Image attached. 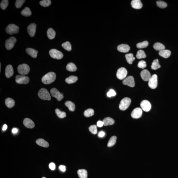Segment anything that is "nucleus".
Segmentation results:
<instances>
[{"label":"nucleus","mask_w":178,"mask_h":178,"mask_svg":"<svg viewBox=\"0 0 178 178\" xmlns=\"http://www.w3.org/2000/svg\"><path fill=\"white\" fill-rule=\"evenodd\" d=\"M56 77V74L55 73L50 72L42 77V81L44 84H50L55 81Z\"/></svg>","instance_id":"1"},{"label":"nucleus","mask_w":178,"mask_h":178,"mask_svg":"<svg viewBox=\"0 0 178 178\" xmlns=\"http://www.w3.org/2000/svg\"><path fill=\"white\" fill-rule=\"evenodd\" d=\"M38 95L39 97L42 100H50L51 99L50 94L48 91L44 88H41L39 91Z\"/></svg>","instance_id":"2"},{"label":"nucleus","mask_w":178,"mask_h":178,"mask_svg":"<svg viewBox=\"0 0 178 178\" xmlns=\"http://www.w3.org/2000/svg\"><path fill=\"white\" fill-rule=\"evenodd\" d=\"M131 100L130 98L125 97L122 99L120 102L119 108L122 111H125L129 107L130 105Z\"/></svg>","instance_id":"3"},{"label":"nucleus","mask_w":178,"mask_h":178,"mask_svg":"<svg viewBox=\"0 0 178 178\" xmlns=\"http://www.w3.org/2000/svg\"><path fill=\"white\" fill-rule=\"evenodd\" d=\"M18 71L19 74L22 75H26L29 73L30 68L29 66L26 64L20 65L18 66Z\"/></svg>","instance_id":"4"},{"label":"nucleus","mask_w":178,"mask_h":178,"mask_svg":"<svg viewBox=\"0 0 178 178\" xmlns=\"http://www.w3.org/2000/svg\"><path fill=\"white\" fill-rule=\"evenodd\" d=\"M19 27L13 24H9L6 29V33L10 35L17 33H19Z\"/></svg>","instance_id":"5"},{"label":"nucleus","mask_w":178,"mask_h":178,"mask_svg":"<svg viewBox=\"0 0 178 178\" xmlns=\"http://www.w3.org/2000/svg\"><path fill=\"white\" fill-rule=\"evenodd\" d=\"M49 54L51 57L57 60H61L63 56L62 52L55 49L50 50L49 51Z\"/></svg>","instance_id":"6"},{"label":"nucleus","mask_w":178,"mask_h":178,"mask_svg":"<svg viewBox=\"0 0 178 178\" xmlns=\"http://www.w3.org/2000/svg\"><path fill=\"white\" fill-rule=\"evenodd\" d=\"M158 77L156 74L153 75L151 76L149 81L148 85L151 88L155 89L157 86Z\"/></svg>","instance_id":"7"},{"label":"nucleus","mask_w":178,"mask_h":178,"mask_svg":"<svg viewBox=\"0 0 178 178\" xmlns=\"http://www.w3.org/2000/svg\"><path fill=\"white\" fill-rule=\"evenodd\" d=\"M17 41L16 39L14 37H11L6 40L5 43V47L7 50H10L15 45Z\"/></svg>","instance_id":"8"},{"label":"nucleus","mask_w":178,"mask_h":178,"mask_svg":"<svg viewBox=\"0 0 178 178\" xmlns=\"http://www.w3.org/2000/svg\"><path fill=\"white\" fill-rule=\"evenodd\" d=\"M16 83L20 84H26L29 81V78L24 75H17L16 77Z\"/></svg>","instance_id":"9"},{"label":"nucleus","mask_w":178,"mask_h":178,"mask_svg":"<svg viewBox=\"0 0 178 178\" xmlns=\"http://www.w3.org/2000/svg\"><path fill=\"white\" fill-rule=\"evenodd\" d=\"M50 92L52 96L56 98L58 101H61L64 98L63 93H61L55 88L51 89Z\"/></svg>","instance_id":"10"},{"label":"nucleus","mask_w":178,"mask_h":178,"mask_svg":"<svg viewBox=\"0 0 178 178\" xmlns=\"http://www.w3.org/2000/svg\"><path fill=\"white\" fill-rule=\"evenodd\" d=\"M127 74V71L124 67H122L117 70L116 77L118 79L121 80H124Z\"/></svg>","instance_id":"11"},{"label":"nucleus","mask_w":178,"mask_h":178,"mask_svg":"<svg viewBox=\"0 0 178 178\" xmlns=\"http://www.w3.org/2000/svg\"><path fill=\"white\" fill-rule=\"evenodd\" d=\"M124 85H127L131 87H134L135 85L134 78L132 76H129L126 78L122 82Z\"/></svg>","instance_id":"12"},{"label":"nucleus","mask_w":178,"mask_h":178,"mask_svg":"<svg viewBox=\"0 0 178 178\" xmlns=\"http://www.w3.org/2000/svg\"><path fill=\"white\" fill-rule=\"evenodd\" d=\"M142 109L140 108L135 109L131 113V116L133 118L138 119L141 117L142 115Z\"/></svg>","instance_id":"13"},{"label":"nucleus","mask_w":178,"mask_h":178,"mask_svg":"<svg viewBox=\"0 0 178 178\" xmlns=\"http://www.w3.org/2000/svg\"><path fill=\"white\" fill-rule=\"evenodd\" d=\"M141 109L146 112H149L151 109V105L149 101L147 100L142 101L140 104Z\"/></svg>","instance_id":"14"},{"label":"nucleus","mask_w":178,"mask_h":178,"mask_svg":"<svg viewBox=\"0 0 178 178\" xmlns=\"http://www.w3.org/2000/svg\"><path fill=\"white\" fill-rule=\"evenodd\" d=\"M36 24L32 23L29 24L27 28V32L30 36L33 37L35 35L36 32Z\"/></svg>","instance_id":"15"},{"label":"nucleus","mask_w":178,"mask_h":178,"mask_svg":"<svg viewBox=\"0 0 178 178\" xmlns=\"http://www.w3.org/2000/svg\"><path fill=\"white\" fill-rule=\"evenodd\" d=\"M141 76L143 81L147 82L149 81L151 77V73L148 70L144 69L141 71Z\"/></svg>","instance_id":"16"},{"label":"nucleus","mask_w":178,"mask_h":178,"mask_svg":"<svg viewBox=\"0 0 178 178\" xmlns=\"http://www.w3.org/2000/svg\"><path fill=\"white\" fill-rule=\"evenodd\" d=\"M5 74L6 77L8 78L11 77L14 74V70L11 65H8L6 67Z\"/></svg>","instance_id":"17"},{"label":"nucleus","mask_w":178,"mask_h":178,"mask_svg":"<svg viewBox=\"0 0 178 178\" xmlns=\"http://www.w3.org/2000/svg\"><path fill=\"white\" fill-rule=\"evenodd\" d=\"M117 49L119 52L125 53L129 52L130 47L127 44H122L118 46Z\"/></svg>","instance_id":"18"},{"label":"nucleus","mask_w":178,"mask_h":178,"mask_svg":"<svg viewBox=\"0 0 178 178\" xmlns=\"http://www.w3.org/2000/svg\"><path fill=\"white\" fill-rule=\"evenodd\" d=\"M131 5L133 8L140 9L142 8V4L140 0H133L131 3Z\"/></svg>","instance_id":"19"},{"label":"nucleus","mask_w":178,"mask_h":178,"mask_svg":"<svg viewBox=\"0 0 178 178\" xmlns=\"http://www.w3.org/2000/svg\"><path fill=\"white\" fill-rule=\"evenodd\" d=\"M23 123L24 126L28 128H33L35 126L34 122L31 119L28 118L24 119Z\"/></svg>","instance_id":"20"},{"label":"nucleus","mask_w":178,"mask_h":178,"mask_svg":"<svg viewBox=\"0 0 178 178\" xmlns=\"http://www.w3.org/2000/svg\"><path fill=\"white\" fill-rule=\"evenodd\" d=\"M26 52L28 55H31L32 57L34 58L37 57L38 53L37 51L31 48H28L26 49Z\"/></svg>","instance_id":"21"},{"label":"nucleus","mask_w":178,"mask_h":178,"mask_svg":"<svg viewBox=\"0 0 178 178\" xmlns=\"http://www.w3.org/2000/svg\"><path fill=\"white\" fill-rule=\"evenodd\" d=\"M159 55L165 58H167L171 54V52L168 50H163L159 52Z\"/></svg>","instance_id":"22"},{"label":"nucleus","mask_w":178,"mask_h":178,"mask_svg":"<svg viewBox=\"0 0 178 178\" xmlns=\"http://www.w3.org/2000/svg\"><path fill=\"white\" fill-rule=\"evenodd\" d=\"M5 104L8 107L11 108L15 106V102L13 99L8 98L5 100Z\"/></svg>","instance_id":"23"},{"label":"nucleus","mask_w":178,"mask_h":178,"mask_svg":"<svg viewBox=\"0 0 178 178\" xmlns=\"http://www.w3.org/2000/svg\"><path fill=\"white\" fill-rule=\"evenodd\" d=\"M37 144L39 145L44 147H48L49 146L48 142L43 139H38L36 141Z\"/></svg>","instance_id":"24"},{"label":"nucleus","mask_w":178,"mask_h":178,"mask_svg":"<svg viewBox=\"0 0 178 178\" xmlns=\"http://www.w3.org/2000/svg\"><path fill=\"white\" fill-rule=\"evenodd\" d=\"M47 35L48 38L50 39H53L55 37L56 33L55 31L52 28H49L47 32Z\"/></svg>","instance_id":"25"},{"label":"nucleus","mask_w":178,"mask_h":178,"mask_svg":"<svg viewBox=\"0 0 178 178\" xmlns=\"http://www.w3.org/2000/svg\"><path fill=\"white\" fill-rule=\"evenodd\" d=\"M78 174L80 178H87V172L84 169H80L78 170Z\"/></svg>","instance_id":"26"},{"label":"nucleus","mask_w":178,"mask_h":178,"mask_svg":"<svg viewBox=\"0 0 178 178\" xmlns=\"http://www.w3.org/2000/svg\"><path fill=\"white\" fill-rule=\"evenodd\" d=\"M78 80V78L74 76H71L65 79V82L68 84H72L76 82Z\"/></svg>","instance_id":"27"},{"label":"nucleus","mask_w":178,"mask_h":178,"mask_svg":"<svg viewBox=\"0 0 178 178\" xmlns=\"http://www.w3.org/2000/svg\"><path fill=\"white\" fill-rule=\"evenodd\" d=\"M104 123V125L106 126L112 125L114 124V121L113 119L111 117H108L105 118L103 121Z\"/></svg>","instance_id":"28"},{"label":"nucleus","mask_w":178,"mask_h":178,"mask_svg":"<svg viewBox=\"0 0 178 178\" xmlns=\"http://www.w3.org/2000/svg\"><path fill=\"white\" fill-rule=\"evenodd\" d=\"M153 47L156 50L159 51L165 50V46L164 44L158 42L155 43L153 45Z\"/></svg>","instance_id":"29"},{"label":"nucleus","mask_w":178,"mask_h":178,"mask_svg":"<svg viewBox=\"0 0 178 178\" xmlns=\"http://www.w3.org/2000/svg\"><path fill=\"white\" fill-rule=\"evenodd\" d=\"M66 68L67 70L70 72H74L77 70V68L75 64L72 62L68 63L67 65Z\"/></svg>","instance_id":"30"},{"label":"nucleus","mask_w":178,"mask_h":178,"mask_svg":"<svg viewBox=\"0 0 178 178\" xmlns=\"http://www.w3.org/2000/svg\"><path fill=\"white\" fill-rule=\"evenodd\" d=\"M66 106L68 108L70 111L73 112L75 109V105L74 103L70 101H67L65 103Z\"/></svg>","instance_id":"31"},{"label":"nucleus","mask_w":178,"mask_h":178,"mask_svg":"<svg viewBox=\"0 0 178 178\" xmlns=\"http://www.w3.org/2000/svg\"><path fill=\"white\" fill-rule=\"evenodd\" d=\"M21 14L23 16L29 17L32 15V12L29 7H25L24 9L22 10Z\"/></svg>","instance_id":"32"},{"label":"nucleus","mask_w":178,"mask_h":178,"mask_svg":"<svg viewBox=\"0 0 178 178\" xmlns=\"http://www.w3.org/2000/svg\"><path fill=\"white\" fill-rule=\"evenodd\" d=\"M126 59L129 64H131L133 63L134 61L135 60V57H134L133 54L132 53H128L125 55Z\"/></svg>","instance_id":"33"},{"label":"nucleus","mask_w":178,"mask_h":178,"mask_svg":"<svg viewBox=\"0 0 178 178\" xmlns=\"http://www.w3.org/2000/svg\"><path fill=\"white\" fill-rule=\"evenodd\" d=\"M161 66L159 64L158 60L156 59L154 60L151 65V69L154 70H156L160 68Z\"/></svg>","instance_id":"34"},{"label":"nucleus","mask_w":178,"mask_h":178,"mask_svg":"<svg viewBox=\"0 0 178 178\" xmlns=\"http://www.w3.org/2000/svg\"><path fill=\"white\" fill-rule=\"evenodd\" d=\"M117 137L116 136H113L111 137L108 142L107 145L108 147H110L114 145L116 142Z\"/></svg>","instance_id":"35"},{"label":"nucleus","mask_w":178,"mask_h":178,"mask_svg":"<svg viewBox=\"0 0 178 178\" xmlns=\"http://www.w3.org/2000/svg\"><path fill=\"white\" fill-rule=\"evenodd\" d=\"M94 111L93 109H89L85 110L84 112V116L86 117H90L94 115Z\"/></svg>","instance_id":"36"},{"label":"nucleus","mask_w":178,"mask_h":178,"mask_svg":"<svg viewBox=\"0 0 178 178\" xmlns=\"http://www.w3.org/2000/svg\"><path fill=\"white\" fill-rule=\"evenodd\" d=\"M55 112L56 113L58 117L60 118H64L66 116V114L65 112H62L59 109H56L55 110Z\"/></svg>","instance_id":"37"},{"label":"nucleus","mask_w":178,"mask_h":178,"mask_svg":"<svg viewBox=\"0 0 178 178\" xmlns=\"http://www.w3.org/2000/svg\"><path fill=\"white\" fill-rule=\"evenodd\" d=\"M136 56L137 58L140 59L145 58L146 57V55L144 51L141 50L138 51Z\"/></svg>","instance_id":"38"},{"label":"nucleus","mask_w":178,"mask_h":178,"mask_svg":"<svg viewBox=\"0 0 178 178\" xmlns=\"http://www.w3.org/2000/svg\"><path fill=\"white\" fill-rule=\"evenodd\" d=\"M62 47L66 51H70L72 50V46L70 43L68 41L65 42L62 44Z\"/></svg>","instance_id":"39"},{"label":"nucleus","mask_w":178,"mask_h":178,"mask_svg":"<svg viewBox=\"0 0 178 178\" xmlns=\"http://www.w3.org/2000/svg\"><path fill=\"white\" fill-rule=\"evenodd\" d=\"M149 43L147 41H144L143 42L137 44V47L139 49L144 48L147 47Z\"/></svg>","instance_id":"40"},{"label":"nucleus","mask_w":178,"mask_h":178,"mask_svg":"<svg viewBox=\"0 0 178 178\" xmlns=\"http://www.w3.org/2000/svg\"><path fill=\"white\" fill-rule=\"evenodd\" d=\"M51 4L50 0H43L40 2V5L44 7H47L50 6Z\"/></svg>","instance_id":"41"},{"label":"nucleus","mask_w":178,"mask_h":178,"mask_svg":"<svg viewBox=\"0 0 178 178\" xmlns=\"http://www.w3.org/2000/svg\"><path fill=\"white\" fill-rule=\"evenodd\" d=\"M9 4V1L8 0H3L0 4L1 9L3 10L6 9Z\"/></svg>","instance_id":"42"},{"label":"nucleus","mask_w":178,"mask_h":178,"mask_svg":"<svg viewBox=\"0 0 178 178\" xmlns=\"http://www.w3.org/2000/svg\"><path fill=\"white\" fill-rule=\"evenodd\" d=\"M156 4L158 7L161 8H164L167 6V4L165 2L162 1H158L156 2Z\"/></svg>","instance_id":"43"},{"label":"nucleus","mask_w":178,"mask_h":178,"mask_svg":"<svg viewBox=\"0 0 178 178\" xmlns=\"http://www.w3.org/2000/svg\"><path fill=\"white\" fill-rule=\"evenodd\" d=\"M89 130L91 133L93 134H96L97 132V126L95 125L91 126L89 128Z\"/></svg>","instance_id":"44"},{"label":"nucleus","mask_w":178,"mask_h":178,"mask_svg":"<svg viewBox=\"0 0 178 178\" xmlns=\"http://www.w3.org/2000/svg\"><path fill=\"white\" fill-rule=\"evenodd\" d=\"M25 2V0H17L15 4L16 7L17 8H20L23 6Z\"/></svg>","instance_id":"45"},{"label":"nucleus","mask_w":178,"mask_h":178,"mask_svg":"<svg viewBox=\"0 0 178 178\" xmlns=\"http://www.w3.org/2000/svg\"><path fill=\"white\" fill-rule=\"evenodd\" d=\"M138 67L142 69H144L146 66V63L145 61H141L139 62L138 65Z\"/></svg>","instance_id":"46"},{"label":"nucleus","mask_w":178,"mask_h":178,"mask_svg":"<svg viewBox=\"0 0 178 178\" xmlns=\"http://www.w3.org/2000/svg\"><path fill=\"white\" fill-rule=\"evenodd\" d=\"M116 95L115 91L114 90L111 89L107 93V95L108 97H111L112 96H115Z\"/></svg>","instance_id":"47"},{"label":"nucleus","mask_w":178,"mask_h":178,"mask_svg":"<svg viewBox=\"0 0 178 178\" xmlns=\"http://www.w3.org/2000/svg\"><path fill=\"white\" fill-rule=\"evenodd\" d=\"M49 167L51 170H54L55 169V164L53 163H51L49 165Z\"/></svg>","instance_id":"48"},{"label":"nucleus","mask_w":178,"mask_h":178,"mask_svg":"<svg viewBox=\"0 0 178 178\" xmlns=\"http://www.w3.org/2000/svg\"><path fill=\"white\" fill-rule=\"evenodd\" d=\"M103 125H104V123H103V121H98L97 123V126L98 127H102Z\"/></svg>","instance_id":"49"},{"label":"nucleus","mask_w":178,"mask_h":178,"mask_svg":"<svg viewBox=\"0 0 178 178\" xmlns=\"http://www.w3.org/2000/svg\"><path fill=\"white\" fill-rule=\"evenodd\" d=\"M59 169L62 172H64L66 171V167L64 166L61 165L59 167Z\"/></svg>","instance_id":"50"},{"label":"nucleus","mask_w":178,"mask_h":178,"mask_svg":"<svg viewBox=\"0 0 178 178\" xmlns=\"http://www.w3.org/2000/svg\"><path fill=\"white\" fill-rule=\"evenodd\" d=\"M105 135V133L103 131H100V132H99L98 133V136L100 137H103Z\"/></svg>","instance_id":"51"},{"label":"nucleus","mask_w":178,"mask_h":178,"mask_svg":"<svg viewBox=\"0 0 178 178\" xmlns=\"http://www.w3.org/2000/svg\"><path fill=\"white\" fill-rule=\"evenodd\" d=\"M18 132V129L16 128H14L12 129V132L13 134H16Z\"/></svg>","instance_id":"52"},{"label":"nucleus","mask_w":178,"mask_h":178,"mask_svg":"<svg viewBox=\"0 0 178 178\" xmlns=\"http://www.w3.org/2000/svg\"><path fill=\"white\" fill-rule=\"evenodd\" d=\"M7 126L6 124H4L3 125V131H5L7 129Z\"/></svg>","instance_id":"53"},{"label":"nucleus","mask_w":178,"mask_h":178,"mask_svg":"<svg viewBox=\"0 0 178 178\" xmlns=\"http://www.w3.org/2000/svg\"><path fill=\"white\" fill-rule=\"evenodd\" d=\"M1 63H0V70H1Z\"/></svg>","instance_id":"54"},{"label":"nucleus","mask_w":178,"mask_h":178,"mask_svg":"<svg viewBox=\"0 0 178 178\" xmlns=\"http://www.w3.org/2000/svg\"><path fill=\"white\" fill-rule=\"evenodd\" d=\"M42 178H46L44 177H42Z\"/></svg>","instance_id":"55"}]
</instances>
